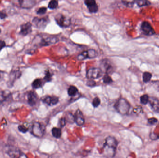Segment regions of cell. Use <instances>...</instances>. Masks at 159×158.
<instances>
[{
  "mask_svg": "<svg viewBox=\"0 0 159 158\" xmlns=\"http://www.w3.org/2000/svg\"><path fill=\"white\" fill-rule=\"evenodd\" d=\"M118 142L116 138L108 136L106 139L103 146V155L106 158H113L116 155Z\"/></svg>",
  "mask_w": 159,
  "mask_h": 158,
  "instance_id": "cell-1",
  "label": "cell"
},
{
  "mask_svg": "<svg viewBox=\"0 0 159 158\" xmlns=\"http://www.w3.org/2000/svg\"><path fill=\"white\" fill-rule=\"evenodd\" d=\"M58 41L57 38L54 36L44 37L42 35H37L33 40V44L35 47H40L55 44Z\"/></svg>",
  "mask_w": 159,
  "mask_h": 158,
  "instance_id": "cell-2",
  "label": "cell"
},
{
  "mask_svg": "<svg viewBox=\"0 0 159 158\" xmlns=\"http://www.w3.org/2000/svg\"><path fill=\"white\" fill-rule=\"evenodd\" d=\"M115 108L119 113L121 115H125L128 114L129 111L130 105L126 99L120 98L115 104Z\"/></svg>",
  "mask_w": 159,
  "mask_h": 158,
  "instance_id": "cell-3",
  "label": "cell"
},
{
  "mask_svg": "<svg viewBox=\"0 0 159 158\" xmlns=\"http://www.w3.org/2000/svg\"><path fill=\"white\" fill-rule=\"evenodd\" d=\"M5 151L11 158H28L21 150L12 146L6 147Z\"/></svg>",
  "mask_w": 159,
  "mask_h": 158,
  "instance_id": "cell-4",
  "label": "cell"
},
{
  "mask_svg": "<svg viewBox=\"0 0 159 158\" xmlns=\"http://www.w3.org/2000/svg\"><path fill=\"white\" fill-rule=\"evenodd\" d=\"M31 132L34 136L38 138H41L43 137L44 134V127L40 122H35L33 123Z\"/></svg>",
  "mask_w": 159,
  "mask_h": 158,
  "instance_id": "cell-5",
  "label": "cell"
},
{
  "mask_svg": "<svg viewBox=\"0 0 159 158\" xmlns=\"http://www.w3.org/2000/svg\"><path fill=\"white\" fill-rule=\"evenodd\" d=\"M21 75L22 72L19 70H11L8 76V81L7 83V87L10 88L13 87L16 81L19 79Z\"/></svg>",
  "mask_w": 159,
  "mask_h": 158,
  "instance_id": "cell-6",
  "label": "cell"
},
{
  "mask_svg": "<svg viewBox=\"0 0 159 158\" xmlns=\"http://www.w3.org/2000/svg\"><path fill=\"white\" fill-rule=\"evenodd\" d=\"M49 21L48 18H39L35 17L33 19L32 24L37 28L43 29L46 27Z\"/></svg>",
  "mask_w": 159,
  "mask_h": 158,
  "instance_id": "cell-7",
  "label": "cell"
},
{
  "mask_svg": "<svg viewBox=\"0 0 159 158\" xmlns=\"http://www.w3.org/2000/svg\"><path fill=\"white\" fill-rule=\"evenodd\" d=\"M55 20L57 24L61 28H67L71 24L70 19L62 14H58L55 16Z\"/></svg>",
  "mask_w": 159,
  "mask_h": 158,
  "instance_id": "cell-8",
  "label": "cell"
},
{
  "mask_svg": "<svg viewBox=\"0 0 159 158\" xmlns=\"http://www.w3.org/2000/svg\"><path fill=\"white\" fill-rule=\"evenodd\" d=\"M103 71L99 68H92L87 72V77L91 80L99 79L102 76Z\"/></svg>",
  "mask_w": 159,
  "mask_h": 158,
  "instance_id": "cell-9",
  "label": "cell"
},
{
  "mask_svg": "<svg viewBox=\"0 0 159 158\" xmlns=\"http://www.w3.org/2000/svg\"><path fill=\"white\" fill-rule=\"evenodd\" d=\"M98 56V53L94 49H89L84 51L77 56V59L79 60H85L86 59H92L95 58Z\"/></svg>",
  "mask_w": 159,
  "mask_h": 158,
  "instance_id": "cell-10",
  "label": "cell"
},
{
  "mask_svg": "<svg viewBox=\"0 0 159 158\" xmlns=\"http://www.w3.org/2000/svg\"><path fill=\"white\" fill-rule=\"evenodd\" d=\"M27 102L31 106H34L38 101V96L35 92L30 91L27 94Z\"/></svg>",
  "mask_w": 159,
  "mask_h": 158,
  "instance_id": "cell-11",
  "label": "cell"
},
{
  "mask_svg": "<svg viewBox=\"0 0 159 158\" xmlns=\"http://www.w3.org/2000/svg\"><path fill=\"white\" fill-rule=\"evenodd\" d=\"M141 29L147 35H154L156 33L155 30L151 24L148 21H143L141 25Z\"/></svg>",
  "mask_w": 159,
  "mask_h": 158,
  "instance_id": "cell-12",
  "label": "cell"
},
{
  "mask_svg": "<svg viewBox=\"0 0 159 158\" xmlns=\"http://www.w3.org/2000/svg\"><path fill=\"white\" fill-rule=\"evenodd\" d=\"M32 24L30 22H28L22 24L20 26V31L19 34L23 36H27L31 33L32 31Z\"/></svg>",
  "mask_w": 159,
  "mask_h": 158,
  "instance_id": "cell-13",
  "label": "cell"
},
{
  "mask_svg": "<svg viewBox=\"0 0 159 158\" xmlns=\"http://www.w3.org/2000/svg\"><path fill=\"white\" fill-rule=\"evenodd\" d=\"M12 99V94L8 90L0 91V105Z\"/></svg>",
  "mask_w": 159,
  "mask_h": 158,
  "instance_id": "cell-14",
  "label": "cell"
},
{
  "mask_svg": "<svg viewBox=\"0 0 159 158\" xmlns=\"http://www.w3.org/2000/svg\"><path fill=\"white\" fill-rule=\"evenodd\" d=\"M19 6L23 9H31L36 4V2L33 0H19Z\"/></svg>",
  "mask_w": 159,
  "mask_h": 158,
  "instance_id": "cell-15",
  "label": "cell"
},
{
  "mask_svg": "<svg viewBox=\"0 0 159 158\" xmlns=\"http://www.w3.org/2000/svg\"><path fill=\"white\" fill-rule=\"evenodd\" d=\"M84 3L91 13H95L98 11V5L94 0H86Z\"/></svg>",
  "mask_w": 159,
  "mask_h": 158,
  "instance_id": "cell-16",
  "label": "cell"
},
{
  "mask_svg": "<svg viewBox=\"0 0 159 158\" xmlns=\"http://www.w3.org/2000/svg\"><path fill=\"white\" fill-rule=\"evenodd\" d=\"M43 103L49 106L57 105L59 102V98L56 96H46L42 98Z\"/></svg>",
  "mask_w": 159,
  "mask_h": 158,
  "instance_id": "cell-17",
  "label": "cell"
},
{
  "mask_svg": "<svg viewBox=\"0 0 159 158\" xmlns=\"http://www.w3.org/2000/svg\"><path fill=\"white\" fill-rule=\"evenodd\" d=\"M75 122L78 126H82L85 123V119L82 112L80 109L76 110L74 116Z\"/></svg>",
  "mask_w": 159,
  "mask_h": 158,
  "instance_id": "cell-18",
  "label": "cell"
},
{
  "mask_svg": "<svg viewBox=\"0 0 159 158\" xmlns=\"http://www.w3.org/2000/svg\"><path fill=\"white\" fill-rule=\"evenodd\" d=\"M148 103L152 109L155 111H159V99L155 97H149Z\"/></svg>",
  "mask_w": 159,
  "mask_h": 158,
  "instance_id": "cell-19",
  "label": "cell"
},
{
  "mask_svg": "<svg viewBox=\"0 0 159 158\" xmlns=\"http://www.w3.org/2000/svg\"><path fill=\"white\" fill-rule=\"evenodd\" d=\"M32 87L33 89H38L42 87L43 81L40 79H36L33 81L31 84Z\"/></svg>",
  "mask_w": 159,
  "mask_h": 158,
  "instance_id": "cell-20",
  "label": "cell"
},
{
  "mask_svg": "<svg viewBox=\"0 0 159 158\" xmlns=\"http://www.w3.org/2000/svg\"><path fill=\"white\" fill-rule=\"evenodd\" d=\"M78 92V89L75 86L71 85L68 89V93L70 96H74L76 95Z\"/></svg>",
  "mask_w": 159,
  "mask_h": 158,
  "instance_id": "cell-21",
  "label": "cell"
},
{
  "mask_svg": "<svg viewBox=\"0 0 159 158\" xmlns=\"http://www.w3.org/2000/svg\"><path fill=\"white\" fill-rule=\"evenodd\" d=\"M52 134L55 138H60L61 135V130L60 128H54L52 130Z\"/></svg>",
  "mask_w": 159,
  "mask_h": 158,
  "instance_id": "cell-22",
  "label": "cell"
},
{
  "mask_svg": "<svg viewBox=\"0 0 159 158\" xmlns=\"http://www.w3.org/2000/svg\"><path fill=\"white\" fill-rule=\"evenodd\" d=\"M152 75L149 72H144L143 73V81L144 83H148L150 81L152 78Z\"/></svg>",
  "mask_w": 159,
  "mask_h": 158,
  "instance_id": "cell-23",
  "label": "cell"
},
{
  "mask_svg": "<svg viewBox=\"0 0 159 158\" xmlns=\"http://www.w3.org/2000/svg\"><path fill=\"white\" fill-rule=\"evenodd\" d=\"M136 2L137 5L139 7L146 6L150 5L151 4V2L149 1H147V0H138Z\"/></svg>",
  "mask_w": 159,
  "mask_h": 158,
  "instance_id": "cell-24",
  "label": "cell"
},
{
  "mask_svg": "<svg viewBox=\"0 0 159 158\" xmlns=\"http://www.w3.org/2000/svg\"><path fill=\"white\" fill-rule=\"evenodd\" d=\"M149 97L148 95L145 94L142 96L140 98V101L143 105H146L148 103Z\"/></svg>",
  "mask_w": 159,
  "mask_h": 158,
  "instance_id": "cell-25",
  "label": "cell"
},
{
  "mask_svg": "<svg viewBox=\"0 0 159 158\" xmlns=\"http://www.w3.org/2000/svg\"><path fill=\"white\" fill-rule=\"evenodd\" d=\"M58 6V2L55 0L50 1L48 4V6L50 9H54L57 8Z\"/></svg>",
  "mask_w": 159,
  "mask_h": 158,
  "instance_id": "cell-26",
  "label": "cell"
},
{
  "mask_svg": "<svg viewBox=\"0 0 159 158\" xmlns=\"http://www.w3.org/2000/svg\"><path fill=\"white\" fill-rule=\"evenodd\" d=\"M52 75L49 71H46L45 76L44 78V80L47 82H49L52 80Z\"/></svg>",
  "mask_w": 159,
  "mask_h": 158,
  "instance_id": "cell-27",
  "label": "cell"
},
{
  "mask_svg": "<svg viewBox=\"0 0 159 158\" xmlns=\"http://www.w3.org/2000/svg\"><path fill=\"white\" fill-rule=\"evenodd\" d=\"M103 81L104 83H111L113 82V80H112V79L111 77L108 75V74H106L103 78Z\"/></svg>",
  "mask_w": 159,
  "mask_h": 158,
  "instance_id": "cell-28",
  "label": "cell"
},
{
  "mask_svg": "<svg viewBox=\"0 0 159 158\" xmlns=\"http://www.w3.org/2000/svg\"><path fill=\"white\" fill-rule=\"evenodd\" d=\"M100 104H101V100H100L99 97H95L93 100L92 105L94 108H96L99 106Z\"/></svg>",
  "mask_w": 159,
  "mask_h": 158,
  "instance_id": "cell-29",
  "label": "cell"
},
{
  "mask_svg": "<svg viewBox=\"0 0 159 158\" xmlns=\"http://www.w3.org/2000/svg\"><path fill=\"white\" fill-rule=\"evenodd\" d=\"M65 118L66 119V121L69 122L70 123H73L75 122L74 116H73L70 113H69L66 117Z\"/></svg>",
  "mask_w": 159,
  "mask_h": 158,
  "instance_id": "cell-30",
  "label": "cell"
},
{
  "mask_svg": "<svg viewBox=\"0 0 159 158\" xmlns=\"http://www.w3.org/2000/svg\"><path fill=\"white\" fill-rule=\"evenodd\" d=\"M47 10V8L45 7H42L39 8V9L37 10L36 13L37 15H43L45 14L46 13Z\"/></svg>",
  "mask_w": 159,
  "mask_h": 158,
  "instance_id": "cell-31",
  "label": "cell"
},
{
  "mask_svg": "<svg viewBox=\"0 0 159 158\" xmlns=\"http://www.w3.org/2000/svg\"><path fill=\"white\" fill-rule=\"evenodd\" d=\"M18 129V130L20 131L23 133L27 132L29 130V129L24 125H19Z\"/></svg>",
  "mask_w": 159,
  "mask_h": 158,
  "instance_id": "cell-32",
  "label": "cell"
},
{
  "mask_svg": "<svg viewBox=\"0 0 159 158\" xmlns=\"http://www.w3.org/2000/svg\"><path fill=\"white\" fill-rule=\"evenodd\" d=\"M122 3L126 6L129 7H132L134 5V1H130V2H128V1H122Z\"/></svg>",
  "mask_w": 159,
  "mask_h": 158,
  "instance_id": "cell-33",
  "label": "cell"
},
{
  "mask_svg": "<svg viewBox=\"0 0 159 158\" xmlns=\"http://www.w3.org/2000/svg\"><path fill=\"white\" fill-rule=\"evenodd\" d=\"M66 119L65 118H62L60 120L59 122V125L60 127H63L65 125H66Z\"/></svg>",
  "mask_w": 159,
  "mask_h": 158,
  "instance_id": "cell-34",
  "label": "cell"
},
{
  "mask_svg": "<svg viewBox=\"0 0 159 158\" xmlns=\"http://www.w3.org/2000/svg\"><path fill=\"white\" fill-rule=\"evenodd\" d=\"M7 16V14L5 11H0V19H5Z\"/></svg>",
  "mask_w": 159,
  "mask_h": 158,
  "instance_id": "cell-35",
  "label": "cell"
},
{
  "mask_svg": "<svg viewBox=\"0 0 159 158\" xmlns=\"http://www.w3.org/2000/svg\"><path fill=\"white\" fill-rule=\"evenodd\" d=\"M6 47V44L4 41L0 40V52L4 47Z\"/></svg>",
  "mask_w": 159,
  "mask_h": 158,
  "instance_id": "cell-36",
  "label": "cell"
},
{
  "mask_svg": "<svg viewBox=\"0 0 159 158\" xmlns=\"http://www.w3.org/2000/svg\"><path fill=\"white\" fill-rule=\"evenodd\" d=\"M157 119L155 118H152L149 119L148 120V122L151 124H155L157 122Z\"/></svg>",
  "mask_w": 159,
  "mask_h": 158,
  "instance_id": "cell-37",
  "label": "cell"
},
{
  "mask_svg": "<svg viewBox=\"0 0 159 158\" xmlns=\"http://www.w3.org/2000/svg\"><path fill=\"white\" fill-rule=\"evenodd\" d=\"M133 111L134 113H136V114L140 113V112H142V107L136 108L134 109Z\"/></svg>",
  "mask_w": 159,
  "mask_h": 158,
  "instance_id": "cell-38",
  "label": "cell"
},
{
  "mask_svg": "<svg viewBox=\"0 0 159 158\" xmlns=\"http://www.w3.org/2000/svg\"><path fill=\"white\" fill-rule=\"evenodd\" d=\"M87 84L88 86H91L92 87V86H95V83L93 80H90L89 81Z\"/></svg>",
  "mask_w": 159,
  "mask_h": 158,
  "instance_id": "cell-39",
  "label": "cell"
},
{
  "mask_svg": "<svg viewBox=\"0 0 159 158\" xmlns=\"http://www.w3.org/2000/svg\"><path fill=\"white\" fill-rule=\"evenodd\" d=\"M4 74L3 72L0 71V82L2 81L3 79Z\"/></svg>",
  "mask_w": 159,
  "mask_h": 158,
  "instance_id": "cell-40",
  "label": "cell"
},
{
  "mask_svg": "<svg viewBox=\"0 0 159 158\" xmlns=\"http://www.w3.org/2000/svg\"><path fill=\"white\" fill-rule=\"evenodd\" d=\"M1 32H2V30H1V29H0V34H1Z\"/></svg>",
  "mask_w": 159,
  "mask_h": 158,
  "instance_id": "cell-41",
  "label": "cell"
},
{
  "mask_svg": "<svg viewBox=\"0 0 159 158\" xmlns=\"http://www.w3.org/2000/svg\"></svg>",
  "mask_w": 159,
  "mask_h": 158,
  "instance_id": "cell-42",
  "label": "cell"
}]
</instances>
